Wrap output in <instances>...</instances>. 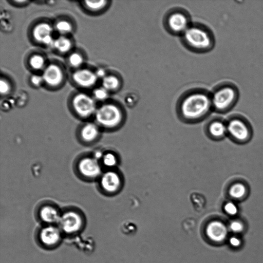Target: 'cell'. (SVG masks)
<instances>
[{"label": "cell", "mask_w": 263, "mask_h": 263, "mask_svg": "<svg viewBox=\"0 0 263 263\" xmlns=\"http://www.w3.org/2000/svg\"><path fill=\"white\" fill-rule=\"evenodd\" d=\"M179 99L177 106L178 112L186 120L201 119L212 108L211 93L202 88L187 90Z\"/></svg>", "instance_id": "6da1fadb"}, {"label": "cell", "mask_w": 263, "mask_h": 263, "mask_svg": "<svg viewBox=\"0 0 263 263\" xmlns=\"http://www.w3.org/2000/svg\"><path fill=\"white\" fill-rule=\"evenodd\" d=\"M181 36L184 46L194 52H206L214 46L212 32L205 26L198 23L191 24Z\"/></svg>", "instance_id": "7a4b0ae2"}, {"label": "cell", "mask_w": 263, "mask_h": 263, "mask_svg": "<svg viewBox=\"0 0 263 263\" xmlns=\"http://www.w3.org/2000/svg\"><path fill=\"white\" fill-rule=\"evenodd\" d=\"M122 108L115 102H104L98 107L94 116L95 122L101 128H115L119 126L123 120Z\"/></svg>", "instance_id": "3957f363"}, {"label": "cell", "mask_w": 263, "mask_h": 263, "mask_svg": "<svg viewBox=\"0 0 263 263\" xmlns=\"http://www.w3.org/2000/svg\"><path fill=\"white\" fill-rule=\"evenodd\" d=\"M211 95L212 108L218 111H224L236 103L238 91L234 85L224 84L217 87Z\"/></svg>", "instance_id": "277c9868"}, {"label": "cell", "mask_w": 263, "mask_h": 263, "mask_svg": "<svg viewBox=\"0 0 263 263\" xmlns=\"http://www.w3.org/2000/svg\"><path fill=\"white\" fill-rule=\"evenodd\" d=\"M70 105L74 114L82 119L94 117L98 108L92 96L84 92L75 93L70 99Z\"/></svg>", "instance_id": "5b68a950"}, {"label": "cell", "mask_w": 263, "mask_h": 263, "mask_svg": "<svg viewBox=\"0 0 263 263\" xmlns=\"http://www.w3.org/2000/svg\"><path fill=\"white\" fill-rule=\"evenodd\" d=\"M191 24L189 14L181 9L171 10L166 14L164 20L166 30L176 35L181 36Z\"/></svg>", "instance_id": "8992f818"}, {"label": "cell", "mask_w": 263, "mask_h": 263, "mask_svg": "<svg viewBox=\"0 0 263 263\" xmlns=\"http://www.w3.org/2000/svg\"><path fill=\"white\" fill-rule=\"evenodd\" d=\"M77 170L83 178L91 180L99 178L102 174L99 161L92 156H83L77 162Z\"/></svg>", "instance_id": "52a82bcc"}, {"label": "cell", "mask_w": 263, "mask_h": 263, "mask_svg": "<svg viewBox=\"0 0 263 263\" xmlns=\"http://www.w3.org/2000/svg\"><path fill=\"white\" fill-rule=\"evenodd\" d=\"M44 85L50 88L62 86L65 79V73L62 66L56 62L47 64L41 74Z\"/></svg>", "instance_id": "ba28073f"}, {"label": "cell", "mask_w": 263, "mask_h": 263, "mask_svg": "<svg viewBox=\"0 0 263 263\" xmlns=\"http://www.w3.org/2000/svg\"><path fill=\"white\" fill-rule=\"evenodd\" d=\"M83 222L80 213L77 210H68L61 214L58 223L62 231L67 234H73L82 229Z\"/></svg>", "instance_id": "9c48e42d"}, {"label": "cell", "mask_w": 263, "mask_h": 263, "mask_svg": "<svg viewBox=\"0 0 263 263\" xmlns=\"http://www.w3.org/2000/svg\"><path fill=\"white\" fill-rule=\"evenodd\" d=\"M72 82L82 88H90L97 84L98 78L95 71L86 68L74 70L71 75Z\"/></svg>", "instance_id": "30bf717a"}, {"label": "cell", "mask_w": 263, "mask_h": 263, "mask_svg": "<svg viewBox=\"0 0 263 263\" xmlns=\"http://www.w3.org/2000/svg\"><path fill=\"white\" fill-rule=\"evenodd\" d=\"M99 185L104 193L112 194L119 190L121 185V178L115 171L108 170L102 173L99 177Z\"/></svg>", "instance_id": "8fae6325"}, {"label": "cell", "mask_w": 263, "mask_h": 263, "mask_svg": "<svg viewBox=\"0 0 263 263\" xmlns=\"http://www.w3.org/2000/svg\"><path fill=\"white\" fill-rule=\"evenodd\" d=\"M78 134L80 139L83 143H92L100 136V127L95 122H87L80 127Z\"/></svg>", "instance_id": "7c38bea8"}, {"label": "cell", "mask_w": 263, "mask_h": 263, "mask_svg": "<svg viewBox=\"0 0 263 263\" xmlns=\"http://www.w3.org/2000/svg\"><path fill=\"white\" fill-rule=\"evenodd\" d=\"M39 238L44 246L53 247L58 245L61 239V232L52 226L43 228L39 232Z\"/></svg>", "instance_id": "4fadbf2b"}, {"label": "cell", "mask_w": 263, "mask_h": 263, "mask_svg": "<svg viewBox=\"0 0 263 263\" xmlns=\"http://www.w3.org/2000/svg\"><path fill=\"white\" fill-rule=\"evenodd\" d=\"M54 27L46 21H41L35 24L31 30V36L33 41L42 44L48 36L53 35Z\"/></svg>", "instance_id": "5bb4252c"}, {"label": "cell", "mask_w": 263, "mask_h": 263, "mask_svg": "<svg viewBox=\"0 0 263 263\" xmlns=\"http://www.w3.org/2000/svg\"><path fill=\"white\" fill-rule=\"evenodd\" d=\"M61 213L55 206L50 204L42 205L38 210V216L41 221L48 224L59 222Z\"/></svg>", "instance_id": "9a60e30c"}, {"label": "cell", "mask_w": 263, "mask_h": 263, "mask_svg": "<svg viewBox=\"0 0 263 263\" xmlns=\"http://www.w3.org/2000/svg\"><path fill=\"white\" fill-rule=\"evenodd\" d=\"M206 232L208 237L212 241L219 242L223 241L228 234L226 226L221 222L214 221L207 226Z\"/></svg>", "instance_id": "2e32d148"}, {"label": "cell", "mask_w": 263, "mask_h": 263, "mask_svg": "<svg viewBox=\"0 0 263 263\" xmlns=\"http://www.w3.org/2000/svg\"><path fill=\"white\" fill-rule=\"evenodd\" d=\"M227 130L236 139L245 140L249 136V130L246 125L242 121L234 119L228 125Z\"/></svg>", "instance_id": "e0dca14e"}, {"label": "cell", "mask_w": 263, "mask_h": 263, "mask_svg": "<svg viewBox=\"0 0 263 263\" xmlns=\"http://www.w3.org/2000/svg\"><path fill=\"white\" fill-rule=\"evenodd\" d=\"M122 83L121 78L116 74H107L102 79V86L109 93L119 91L122 87Z\"/></svg>", "instance_id": "ac0fdd59"}, {"label": "cell", "mask_w": 263, "mask_h": 263, "mask_svg": "<svg viewBox=\"0 0 263 263\" xmlns=\"http://www.w3.org/2000/svg\"><path fill=\"white\" fill-rule=\"evenodd\" d=\"M72 41L66 35H60L55 39L52 46L58 53L62 54H69L72 52Z\"/></svg>", "instance_id": "d6986e66"}, {"label": "cell", "mask_w": 263, "mask_h": 263, "mask_svg": "<svg viewBox=\"0 0 263 263\" xmlns=\"http://www.w3.org/2000/svg\"><path fill=\"white\" fill-rule=\"evenodd\" d=\"M82 6L87 11L91 13H99L105 10L110 5V1H85L81 2Z\"/></svg>", "instance_id": "ffe728a7"}, {"label": "cell", "mask_w": 263, "mask_h": 263, "mask_svg": "<svg viewBox=\"0 0 263 263\" xmlns=\"http://www.w3.org/2000/svg\"><path fill=\"white\" fill-rule=\"evenodd\" d=\"M29 68L33 71H43L47 65L45 57L40 53L31 54L28 60Z\"/></svg>", "instance_id": "44dd1931"}, {"label": "cell", "mask_w": 263, "mask_h": 263, "mask_svg": "<svg viewBox=\"0 0 263 263\" xmlns=\"http://www.w3.org/2000/svg\"><path fill=\"white\" fill-rule=\"evenodd\" d=\"M54 29L60 35H66L71 33L73 30V26L70 21L62 18L57 21L54 24Z\"/></svg>", "instance_id": "7402d4cb"}, {"label": "cell", "mask_w": 263, "mask_h": 263, "mask_svg": "<svg viewBox=\"0 0 263 263\" xmlns=\"http://www.w3.org/2000/svg\"><path fill=\"white\" fill-rule=\"evenodd\" d=\"M84 61V56L78 51H72L68 55L67 63L74 70L82 68Z\"/></svg>", "instance_id": "603a6c76"}, {"label": "cell", "mask_w": 263, "mask_h": 263, "mask_svg": "<svg viewBox=\"0 0 263 263\" xmlns=\"http://www.w3.org/2000/svg\"><path fill=\"white\" fill-rule=\"evenodd\" d=\"M229 192L230 196L232 198L239 199L246 195L247 189L242 183H236L231 186Z\"/></svg>", "instance_id": "cb8c5ba5"}, {"label": "cell", "mask_w": 263, "mask_h": 263, "mask_svg": "<svg viewBox=\"0 0 263 263\" xmlns=\"http://www.w3.org/2000/svg\"><path fill=\"white\" fill-rule=\"evenodd\" d=\"M227 129V128L224 124L219 121L213 122L209 126V132L211 135L216 137L223 136Z\"/></svg>", "instance_id": "d4e9b609"}, {"label": "cell", "mask_w": 263, "mask_h": 263, "mask_svg": "<svg viewBox=\"0 0 263 263\" xmlns=\"http://www.w3.org/2000/svg\"><path fill=\"white\" fill-rule=\"evenodd\" d=\"M101 161L104 166L111 168L117 165L118 160L114 153L111 152H107L104 153Z\"/></svg>", "instance_id": "484cf974"}, {"label": "cell", "mask_w": 263, "mask_h": 263, "mask_svg": "<svg viewBox=\"0 0 263 263\" xmlns=\"http://www.w3.org/2000/svg\"><path fill=\"white\" fill-rule=\"evenodd\" d=\"M109 94L110 93L102 86L94 89L92 96L96 101L105 102L108 99Z\"/></svg>", "instance_id": "4316f807"}, {"label": "cell", "mask_w": 263, "mask_h": 263, "mask_svg": "<svg viewBox=\"0 0 263 263\" xmlns=\"http://www.w3.org/2000/svg\"><path fill=\"white\" fill-rule=\"evenodd\" d=\"M12 85L6 78L2 77L0 81V92L1 96H7L12 91Z\"/></svg>", "instance_id": "83f0119b"}, {"label": "cell", "mask_w": 263, "mask_h": 263, "mask_svg": "<svg viewBox=\"0 0 263 263\" xmlns=\"http://www.w3.org/2000/svg\"><path fill=\"white\" fill-rule=\"evenodd\" d=\"M30 84L35 88H38L44 84V82L42 75L32 74L29 78Z\"/></svg>", "instance_id": "f1b7e54d"}, {"label": "cell", "mask_w": 263, "mask_h": 263, "mask_svg": "<svg viewBox=\"0 0 263 263\" xmlns=\"http://www.w3.org/2000/svg\"><path fill=\"white\" fill-rule=\"evenodd\" d=\"M224 210L230 215H235L238 212V208L233 202H228L224 206Z\"/></svg>", "instance_id": "f546056e"}, {"label": "cell", "mask_w": 263, "mask_h": 263, "mask_svg": "<svg viewBox=\"0 0 263 263\" xmlns=\"http://www.w3.org/2000/svg\"><path fill=\"white\" fill-rule=\"evenodd\" d=\"M230 228L232 232L239 233L243 229V226L242 223L238 221H234L230 223Z\"/></svg>", "instance_id": "4dcf8cb0"}, {"label": "cell", "mask_w": 263, "mask_h": 263, "mask_svg": "<svg viewBox=\"0 0 263 263\" xmlns=\"http://www.w3.org/2000/svg\"><path fill=\"white\" fill-rule=\"evenodd\" d=\"M229 242L230 245L234 247H237L239 246L241 244L240 240L236 237H232L229 239Z\"/></svg>", "instance_id": "1f68e13d"}, {"label": "cell", "mask_w": 263, "mask_h": 263, "mask_svg": "<svg viewBox=\"0 0 263 263\" xmlns=\"http://www.w3.org/2000/svg\"><path fill=\"white\" fill-rule=\"evenodd\" d=\"M95 73L98 78L101 79H103L107 74L106 71L101 68L97 69Z\"/></svg>", "instance_id": "d6a6232c"}, {"label": "cell", "mask_w": 263, "mask_h": 263, "mask_svg": "<svg viewBox=\"0 0 263 263\" xmlns=\"http://www.w3.org/2000/svg\"><path fill=\"white\" fill-rule=\"evenodd\" d=\"M13 5H15L18 7L25 6L29 3V1H13L10 2Z\"/></svg>", "instance_id": "836d02e7"}, {"label": "cell", "mask_w": 263, "mask_h": 263, "mask_svg": "<svg viewBox=\"0 0 263 263\" xmlns=\"http://www.w3.org/2000/svg\"><path fill=\"white\" fill-rule=\"evenodd\" d=\"M103 154H104V153H103L102 151H100V150H97V151H96L92 156L96 158L97 160H98V161H101L103 156Z\"/></svg>", "instance_id": "e575fe53"}]
</instances>
